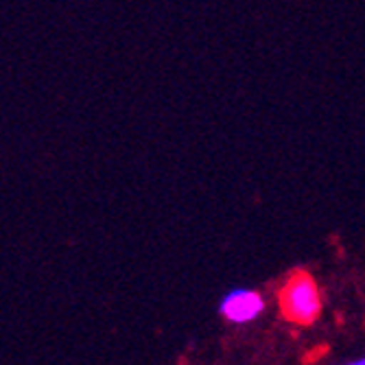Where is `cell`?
Returning a JSON list of instances; mask_svg holds the SVG:
<instances>
[{
	"mask_svg": "<svg viewBox=\"0 0 365 365\" xmlns=\"http://www.w3.org/2000/svg\"><path fill=\"white\" fill-rule=\"evenodd\" d=\"M278 311L284 322L309 328L313 326L324 311V297L315 276L309 269H291L282 284L276 291Z\"/></svg>",
	"mask_w": 365,
	"mask_h": 365,
	"instance_id": "1",
	"label": "cell"
},
{
	"mask_svg": "<svg viewBox=\"0 0 365 365\" xmlns=\"http://www.w3.org/2000/svg\"><path fill=\"white\" fill-rule=\"evenodd\" d=\"M219 311L230 324H250L264 311V297L254 289H235L221 300Z\"/></svg>",
	"mask_w": 365,
	"mask_h": 365,
	"instance_id": "2",
	"label": "cell"
},
{
	"mask_svg": "<svg viewBox=\"0 0 365 365\" xmlns=\"http://www.w3.org/2000/svg\"><path fill=\"white\" fill-rule=\"evenodd\" d=\"M346 365H365V356H361V359H356V361H350V363H346Z\"/></svg>",
	"mask_w": 365,
	"mask_h": 365,
	"instance_id": "3",
	"label": "cell"
}]
</instances>
